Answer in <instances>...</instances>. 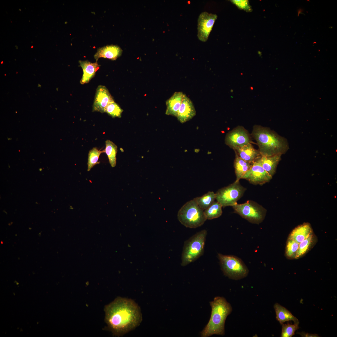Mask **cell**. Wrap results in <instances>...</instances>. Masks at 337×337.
<instances>
[{
    "mask_svg": "<svg viewBox=\"0 0 337 337\" xmlns=\"http://www.w3.org/2000/svg\"><path fill=\"white\" fill-rule=\"evenodd\" d=\"M105 320L113 335L122 336L138 326L142 317L139 306L131 299L118 297L105 307Z\"/></svg>",
    "mask_w": 337,
    "mask_h": 337,
    "instance_id": "cell-1",
    "label": "cell"
},
{
    "mask_svg": "<svg viewBox=\"0 0 337 337\" xmlns=\"http://www.w3.org/2000/svg\"><path fill=\"white\" fill-rule=\"evenodd\" d=\"M251 136L256 141L261 156L282 155L289 149L287 140L268 128L255 125Z\"/></svg>",
    "mask_w": 337,
    "mask_h": 337,
    "instance_id": "cell-2",
    "label": "cell"
},
{
    "mask_svg": "<svg viewBox=\"0 0 337 337\" xmlns=\"http://www.w3.org/2000/svg\"><path fill=\"white\" fill-rule=\"evenodd\" d=\"M210 304L211 307L210 318L201 332V336L208 337L213 335H224L225 320L231 313L232 307L224 297L221 296L215 297Z\"/></svg>",
    "mask_w": 337,
    "mask_h": 337,
    "instance_id": "cell-3",
    "label": "cell"
},
{
    "mask_svg": "<svg viewBox=\"0 0 337 337\" xmlns=\"http://www.w3.org/2000/svg\"><path fill=\"white\" fill-rule=\"evenodd\" d=\"M207 234L206 230H202L184 242L182 255V266L194 261L203 254Z\"/></svg>",
    "mask_w": 337,
    "mask_h": 337,
    "instance_id": "cell-4",
    "label": "cell"
},
{
    "mask_svg": "<svg viewBox=\"0 0 337 337\" xmlns=\"http://www.w3.org/2000/svg\"><path fill=\"white\" fill-rule=\"evenodd\" d=\"M177 217L182 224L191 228L201 226L207 220L204 210L194 199L187 202L182 206L178 212Z\"/></svg>",
    "mask_w": 337,
    "mask_h": 337,
    "instance_id": "cell-5",
    "label": "cell"
},
{
    "mask_svg": "<svg viewBox=\"0 0 337 337\" xmlns=\"http://www.w3.org/2000/svg\"><path fill=\"white\" fill-rule=\"evenodd\" d=\"M221 269L229 278L237 280L246 277L249 270L242 261L237 256L218 254Z\"/></svg>",
    "mask_w": 337,
    "mask_h": 337,
    "instance_id": "cell-6",
    "label": "cell"
},
{
    "mask_svg": "<svg viewBox=\"0 0 337 337\" xmlns=\"http://www.w3.org/2000/svg\"><path fill=\"white\" fill-rule=\"evenodd\" d=\"M234 212L249 222L258 224L263 221L266 210L261 206L251 200L232 206Z\"/></svg>",
    "mask_w": 337,
    "mask_h": 337,
    "instance_id": "cell-7",
    "label": "cell"
},
{
    "mask_svg": "<svg viewBox=\"0 0 337 337\" xmlns=\"http://www.w3.org/2000/svg\"><path fill=\"white\" fill-rule=\"evenodd\" d=\"M245 190L246 188L240 184L239 181H235L218 190L215 193L216 199L222 207L232 206L237 203Z\"/></svg>",
    "mask_w": 337,
    "mask_h": 337,
    "instance_id": "cell-8",
    "label": "cell"
},
{
    "mask_svg": "<svg viewBox=\"0 0 337 337\" xmlns=\"http://www.w3.org/2000/svg\"><path fill=\"white\" fill-rule=\"evenodd\" d=\"M252 143L251 136L243 127L238 126L226 134L225 143L234 150Z\"/></svg>",
    "mask_w": 337,
    "mask_h": 337,
    "instance_id": "cell-9",
    "label": "cell"
},
{
    "mask_svg": "<svg viewBox=\"0 0 337 337\" xmlns=\"http://www.w3.org/2000/svg\"><path fill=\"white\" fill-rule=\"evenodd\" d=\"M259 158L252 163L251 168L242 179H246L253 184L262 185L269 182L272 177L263 168Z\"/></svg>",
    "mask_w": 337,
    "mask_h": 337,
    "instance_id": "cell-10",
    "label": "cell"
},
{
    "mask_svg": "<svg viewBox=\"0 0 337 337\" xmlns=\"http://www.w3.org/2000/svg\"><path fill=\"white\" fill-rule=\"evenodd\" d=\"M217 16L215 14L209 13L205 12L201 13L198 20V34L200 41H207Z\"/></svg>",
    "mask_w": 337,
    "mask_h": 337,
    "instance_id": "cell-11",
    "label": "cell"
},
{
    "mask_svg": "<svg viewBox=\"0 0 337 337\" xmlns=\"http://www.w3.org/2000/svg\"><path fill=\"white\" fill-rule=\"evenodd\" d=\"M114 101L112 96L106 87L104 85H100L96 89L92 111L104 113L107 105Z\"/></svg>",
    "mask_w": 337,
    "mask_h": 337,
    "instance_id": "cell-12",
    "label": "cell"
},
{
    "mask_svg": "<svg viewBox=\"0 0 337 337\" xmlns=\"http://www.w3.org/2000/svg\"><path fill=\"white\" fill-rule=\"evenodd\" d=\"M196 111L190 99L183 94L182 103L177 117L179 121L183 123L192 119L196 115Z\"/></svg>",
    "mask_w": 337,
    "mask_h": 337,
    "instance_id": "cell-13",
    "label": "cell"
},
{
    "mask_svg": "<svg viewBox=\"0 0 337 337\" xmlns=\"http://www.w3.org/2000/svg\"><path fill=\"white\" fill-rule=\"evenodd\" d=\"M122 51V49L118 46L107 45L98 48L94 55V58L97 61L100 58L115 60L121 55Z\"/></svg>",
    "mask_w": 337,
    "mask_h": 337,
    "instance_id": "cell-14",
    "label": "cell"
},
{
    "mask_svg": "<svg viewBox=\"0 0 337 337\" xmlns=\"http://www.w3.org/2000/svg\"><path fill=\"white\" fill-rule=\"evenodd\" d=\"M313 232L310 224L305 222L295 228L289 234L288 238L294 240L300 243Z\"/></svg>",
    "mask_w": 337,
    "mask_h": 337,
    "instance_id": "cell-15",
    "label": "cell"
},
{
    "mask_svg": "<svg viewBox=\"0 0 337 337\" xmlns=\"http://www.w3.org/2000/svg\"><path fill=\"white\" fill-rule=\"evenodd\" d=\"M83 71V74L80 80L81 84L88 83L95 76V73L100 68V65L96 61L92 63L87 61H79Z\"/></svg>",
    "mask_w": 337,
    "mask_h": 337,
    "instance_id": "cell-16",
    "label": "cell"
},
{
    "mask_svg": "<svg viewBox=\"0 0 337 337\" xmlns=\"http://www.w3.org/2000/svg\"><path fill=\"white\" fill-rule=\"evenodd\" d=\"M281 154L271 156H261L259 158L261 164L264 169L271 176L276 172L278 164L281 159Z\"/></svg>",
    "mask_w": 337,
    "mask_h": 337,
    "instance_id": "cell-17",
    "label": "cell"
},
{
    "mask_svg": "<svg viewBox=\"0 0 337 337\" xmlns=\"http://www.w3.org/2000/svg\"><path fill=\"white\" fill-rule=\"evenodd\" d=\"M238 156L244 160L252 163L261 155L258 150L255 149L252 143L234 150Z\"/></svg>",
    "mask_w": 337,
    "mask_h": 337,
    "instance_id": "cell-18",
    "label": "cell"
},
{
    "mask_svg": "<svg viewBox=\"0 0 337 337\" xmlns=\"http://www.w3.org/2000/svg\"><path fill=\"white\" fill-rule=\"evenodd\" d=\"M183 94L181 92H176L167 100L166 115L177 117L182 103Z\"/></svg>",
    "mask_w": 337,
    "mask_h": 337,
    "instance_id": "cell-19",
    "label": "cell"
},
{
    "mask_svg": "<svg viewBox=\"0 0 337 337\" xmlns=\"http://www.w3.org/2000/svg\"><path fill=\"white\" fill-rule=\"evenodd\" d=\"M317 241V237L313 232L300 243L295 259L300 258L305 255L314 247Z\"/></svg>",
    "mask_w": 337,
    "mask_h": 337,
    "instance_id": "cell-20",
    "label": "cell"
},
{
    "mask_svg": "<svg viewBox=\"0 0 337 337\" xmlns=\"http://www.w3.org/2000/svg\"><path fill=\"white\" fill-rule=\"evenodd\" d=\"M274 307L276 319L281 325L290 321H292L294 323H299L298 319L286 308L277 303L274 304Z\"/></svg>",
    "mask_w": 337,
    "mask_h": 337,
    "instance_id": "cell-21",
    "label": "cell"
},
{
    "mask_svg": "<svg viewBox=\"0 0 337 337\" xmlns=\"http://www.w3.org/2000/svg\"><path fill=\"white\" fill-rule=\"evenodd\" d=\"M235 157L234 162L235 172L236 177L235 181H239L244 174L250 169L252 163L247 162L241 158L235 152Z\"/></svg>",
    "mask_w": 337,
    "mask_h": 337,
    "instance_id": "cell-22",
    "label": "cell"
},
{
    "mask_svg": "<svg viewBox=\"0 0 337 337\" xmlns=\"http://www.w3.org/2000/svg\"><path fill=\"white\" fill-rule=\"evenodd\" d=\"M107 156L109 162L112 167H115L116 164L117 147L113 142L109 140L105 141V147L103 150Z\"/></svg>",
    "mask_w": 337,
    "mask_h": 337,
    "instance_id": "cell-23",
    "label": "cell"
},
{
    "mask_svg": "<svg viewBox=\"0 0 337 337\" xmlns=\"http://www.w3.org/2000/svg\"><path fill=\"white\" fill-rule=\"evenodd\" d=\"M193 199L200 207L204 211L215 201L216 194L213 191H209L202 196Z\"/></svg>",
    "mask_w": 337,
    "mask_h": 337,
    "instance_id": "cell-24",
    "label": "cell"
},
{
    "mask_svg": "<svg viewBox=\"0 0 337 337\" xmlns=\"http://www.w3.org/2000/svg\"><path fill=\"white\" fill-rule=\"evenodd\" d=\"M222 206L219 203L214 201L211 206L204 211L207 220H211L221 216L222 213Z\"/></svg>",
    "mask_w": 337,
    "mask_h": 337,
    "instance_id": "cell-25",
    "label": "cell"
},
{
    "mask_svg": "<svg viewBox=\"0 0 337 337\" xmlns=\"http://www.w3.org/2000/svg\"><path fill=\"white\" fill-rule=\"evenodd\" d=\"M299 243L294 240L287 238L285 248V256L289 259H295Z\"/></svg>",
    "mask_w": 337,
    "mask_h": 337,
    "instance_id": "cell-26",
    "label": "cell"
},
{
    "mask_svg": "<svg viewBox=\"0 0 337 337\" xmlns=\"http://www.w3.org/2000/svg\"><path fill=\"white\" fill-rule=\"evenodd\" d=\"M102 153H104L103 150H99L96 147H94L89 151L87 162L88 171H90L96 165L100 164V162L98 160L100 154Z\"/></svg>",
    "mask_w": 337,
    "mask_h": 337,
    "instance_id": "cell-27",
    "label": "cell"
},
{
    "mask_svg": "<svg viewBox=\"0 0 337 337\" xmlns=\"http://www.w3.org/2000/svg\"><path fill=\"white\" fill-rule=\"evenodd\" d=\"M123 110L114 101L109 104L105 108V112L113 118H120Z\"/></svg>",
    "mask_w": 337,
    "mask_h": 337,
    "instance_id": "cell-28",
    "label": "cell"
},
{
    "mask_svg": "<svg viewBox=\"0 0 337 337\" xmlns=\"http://www.w3.org/2000/svg\"><path fill=\"white\" fill-rule=\"evenodd\" d=\"M299 323H294L293 325L289 323L283 324L281 337H291L295 335V331L299 328Z\"/></svg>",
    "mask_w": 337,
    "mask_h": 337,
    "instance_id": "cell-29",
    "label": "cell"
},
{
    "mask_svg": "<svg viewBox=\"0 0 337 337\" xmlns=\"http://www.w3.org/2000/svg\"><path fill=\"white\" fill-rule=\"evenodd\" d=\"M231 2L240 9L250 12L252 8L249 1L246 0H232Z\"/></svg>",
    "mask_w": 337,
    "mask_h": 337,
    "instance_id": "cell-30",
    "label": "cell"
},
{
    "mask_svg": "<svg viewBox=\"0 0 337 337\" xmlns=\"http://www.w3.org/2000/svg\"><path fill=\"white\" fill-rule=\"evenodd\" d=\"M298 334L300 335L301 337H319L318 335L316 334H312L308 333H306L304 332H301L298 333Z\"/></svg>",
    "mask_w": 337,
    "mask_h": 337,
    "instance_id": "cell-31",
    "label": "cell"
},
{
    "mask_svg": "<svg viewBox=\"0 0 337 337\" xmlns=\"http://www.w3.org/2000/svg\"><path fill=\"white\" fill-rule=\"evenodd\" d=\"M33 47V46H32L31 47V48H32Z\"/></svg>",
    "mask_w": 337,
    "mask_h": 337,
    "instance_id": "cell-32",
    "label": "cell"
}]
</instances>
